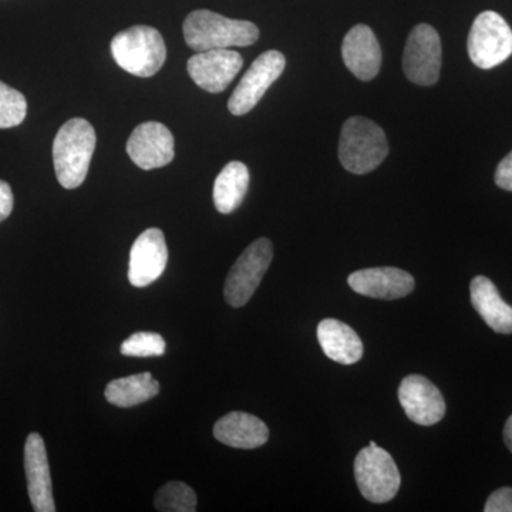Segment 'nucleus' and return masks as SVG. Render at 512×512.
<instances>
[{"mask_svg": "<svg viewBox=\"0 0 512 512\" xmlns=\"http://www.w3.org/2000/svg\"><path fill=\"white\" fill-rule=\"evenodd\" d=\"M389 143L383 128L365 117H350L343 124L339 160L349 173H372L386 160Z\"/></svg>", "mask_w": 512, "mask_h": 512, "instance_id": "nucleus-3", "label": "nucleus"}, {"mask_svg": "<svg viewBox=\"0 0 512 512\" xmlns=\"http://www.w3.org/2000/svg\"><path fill=\"white\" fill-rule=\"evenodd\" d=\"M443 50L440 35L433 26L420 23L410 32L404 47L403 70L417 86H434L440 79Z\"/></svg>", "mask_w": 512, "mask_h": 512, "instance_id": "nucleus-8", "label": "nucleus"}, {"mask_svg": "<svg viewBox=\"0 0 512 512\" xmlns=\"http://www.w3.org/2000/svg\"><path fill=\"white\" fill-rule=\"evenodd\" d=\"M504 441L507 444L508 450L512 453V416L507 420L504 427Z\"/></svg>", "mask_w": 512, "mask_h": 512, "instance_id": "nucleus-28", "label": "nucleus"}, {"mask_svg": "<svg viewBox=\"0 0 512 512\" xmlns=\"http://www.w3.org/2000/svg\"><path fill=\"white\" fill-rule=\"evenodd\" d=\"M111 55L124 72L138 77H151L163 67L167 59V47L157 29L138 25L113 37Z\"/></svg>", "mask_w": 512, "mask_h": 512, "instance_id": "nucleus-4", "label": "nucleus"}, {"mask_svg": "<svg viewBox=\"0 0 512 512\" xmlns=\"http://www.w3.org/2000/svg\"><path fill=\"white\" fill-rule=\"evenodd\" d=\"M25 470L30 503L36 512H55L52 477L45 441L37 433L29 434L25 444Z\"/></svg>", "mask_w": 512, "mask_h": 512, "instance_id": "nucleus-15", "label": "nucleus"}, {"mask_svg": "<svg viewBox=\"0 0 512 512\" xmlns=\"http://www.w3.org/2000/svg\"><path fill=\"white\" fill-rule=\"evenodd\" d=\"M154 507L161 512H194L197 510V495L187 484L173 481L157 491Z\"/></svg>", "mask_w": 512, "mask_h": 512, "instance_id": "nucleus-22", "label": "nucleus"}, {"mask_svg": "<svg viewBox=\"0 0 512 512\" xmlns=\"http://www.w3.org/2000/svg\"><path fill=\"white\" fill-rule=\"evenodd\" d=\"M485 512H512V488L503 487L494 491L484 507Z\"/></svg>", "mask_w": 512, "mask_h": 512, "instance_id": "nucleus-25", "label": "nucleus"}, {"mask_svg": "<svg viewBox=\"0 0 512 512\" xmlns=\"http://www.w3.org/2000/svg\"><path fill=\"white\" fill-rule=\"evenodd\" d=\"M495 184L501 190L512 191V151L498 164L495 170Z\"/></svg>", "mask_w": 512, "mask_h": 512, "instance_id": "nucleus-26", "label": "nucleus"}, {"mask_svg": "<svg viewBox=\"0 0 512 512\" xmlns=\"http://www.w3.org/2000/svg\"><path fill=\"white\" fill-rule=\"evenodd\" d=\"M399 402L409 420L419 426H433L446 414L443 394L424 376L404 377L399 387Z\"/></svg>", "mask_w": 512, "mask_h": 512, "instance_id": "nucleus-13", "label": "nucleus"}, {"mask_svg": "<svg viewBox=\"0 0 512 512\" xmlns=\"http://www.w3.org/2000/svg\"><path fill=\"white\" fill-rule=\"evenodd\" d=\"M350 288L367 298L394 301L410 295L414 289V278L403 269L384 266L353 272L348 279Z\"/></svg>", "mask_w": 512, "mask_h": 512, "instance_id": "nucleus-14", "label": "nucleus"}, {"mask_svg": "<svg viewBox=\"0 0 512 512\" xmlns=\"http://www.w3.org/2000/svg\"><path fill=\"white\" fill-rule=\"evenodd\" d=\"M470 295L474 309L494 332L501 335L512 333V306L504 302L490 279L476 276L470 285Z\"/></svg>", "mask_w": 512, "mask_h": 512, "instance_id": "nucleus-18", "label": "nucleus"}, {"mask_svg": "<svg viewBox=\"0 0 512 512\" xmlns=\"http://www.w3.org/2000/svg\"><path fill=\"white\" fill-rule=\"evenodd\" d=\"M214 437L220 443L241 450H254L269 439L266 424L252 414L232 412L215 423Z\"/></svg>", "mask_w": 512, "mask_h": 512, "instance_id": "nucleus-17", "label": "nucleus"}, {"mask_svg": "<svg viewBox=\"0 0 512 512\" xmlns=\"http://www.w3.org/2000/svg\"><path fill=\"white\" fill-rule=\"evenodd\" d=\"M342 57L357 79L362 82L375 79L382 66V49L373 30L366 25L353 26L343 40Z\"/></svg>", "mask_w": 512, "mask_h": 512, "instance_id": "nucleus-16", "label": "nucleus"}, {"mask_svg": "<svg viewBox=\"0 0 512 512\" xmlns=\"http://www.w3.org/2000/svg\"><path fill=\"white\" fill-rule=\"evenodd\" d=\"M165 340L158 333L137 332L124 340L121 355L127 357H160L165 353Z\"/></svg>", "mask_w": 512, "mask_h": 512, "instance_id": "nucleus-24", "label": "nucleus"}, {"mask_svg": "<svg viewBox=\"0 0 512 512\" xmlns=\"http://www.w3.org/2000/svg\"><path fill=\"white\" fill-rule=\"evenodd\" d=\"M13 210L12 188L5 181L0 180V222L6 220Z\"/></svg>", "mask_w": 512, "mask_h": 512, "instance_id": "nucleus-27", "label": "nucleus"}, {"mask_svg": "<svg viewBox=\"0 0 512 512\" xmlns=\"http://www.w3.org/2000/svg\"><path fill=\"white\" fill-rule=\"evenodd\" d=\"M28 101L18 90L0 82V128L19 126L26 119Z\"/></svg>", "mask_w": 512, "mask_h": 512, "instance_id": "nucleus-23", "label": "nucleus"}, {"mask_svg": "<svg viewBox=\"0 0 512 512\" xmlns=\"http://www.w3.org/2000/svg\"><path fill=\"white\" fill-rule=\"evenodd\" d=\"M184 37L194 52L247 47L259 39V29L247 20L228 19L211 10H195L184 20Z\"/></svg>", "mask_w": 512, "mask_h": 512, "instance_id": "nucleus-2", "label": "nucleus"}, {"mask_svg": "<svg viewBox=\"0 0 512 512\" xmlns=\"http://www.w3.org/2000/svg\"><path fill=\"white\" fill-rule=\"evenodd\" d=\"M251 175L247 165L231 161L222 168L214 183V204L221 214H231L244 201Z\"/></svg>", "mask_w": 512, "mask_h": 512, "instance_id": "nucleus-20", "label": "nucleus"}, {"mask_svg": "<svg viewBox=\"0 0 512 512\" xmlns=\"http://www.w3.org/2000/svg\"><path fill=\"white\" fill-rule=\"evenodd\" d=\"M96 131L89 121L72 119L64 123L53 141V164L57 181L74 190L86 180L96 150Z\"/></svg>", "mask_w": 512, "mask_h": 512, "instance_id": "nucleus-1", "label": "nucleus"}, {"mask_svg": "<svg viewBox=\"0 0 512 512\" xmlns=\"http://www.w3.org/2000/svg\"><path fill=\"white\" fill-rule=\"evenodd\" d=\"M127 153L141 170L165 167L174 160V136L164 124L147 121L134 128Z\"/></svg>", "mask_w": 512, "mask_h": 512, "instance_id": "nucleus-11", "label": "nucleus"}, {"mask_svg": "<svg viewBox=\"0 0 512 512\" xmlns=\"http://www.w3.org/2000/svg\"><path fill=\"white\" fill-rule=\"evenodd\" d=\"M318 340L323 353L340 365H353L363 356V343L355 330L336 319H325L318 325Z\"/></svg>", "mask_w": 512, "mask_h": 512, "instance_id": "nucleus-19", "label": "nucleus"}, {"mask_svg": "<svg viewBox=\"0 0 512 512\" xmlns=\"http://www.w3.org/2000/svg\"><path fill=\"white\" fill-rule=\"evenodd\" d=\"M244 59L238 52L228 49L207 50L188 60L187 69L192 82L205 92H224L242 69Z\"/></svg>", "mask_w": 512, "mask_h": 512, "instance_id": "nucleus-10", "label": "nucleus"}, {"mask_svg": "<svg viewBox=\"0 0 512 512\" xmlns=\"http://www.w3.org/2000/svg\"><path fill=\"white\" fill-rule=\"evenodd\" d=\"M167 262L168 248L163 231L147 229L131 247L128 281L136 288H146L163 275Z\"/></svg>", "mask_w": 512, "mask_h": 512, "instance_id": "nucleus-12", "label": "nucleus"}, {"mask_svg": "<svg viewBox=\"0 0 512 512\" xmlns=\"http://www.w3.org/2000/svg\"><path fill=\"white\" fill-rule=\"evenodd\" d=\"M286 67L285 56L278 50L262 53L244 74L237 89L228 101V109L234 116H245L254 110L269 87L282 76Z\"/></svg>", "mask_w": 512, "mask_h": 512, "instance_id": "nucleus-9", "label": "nucleus"}, {"mask_svg": "<svg viewBox=\"0 0 512 512\" xmlns=\"http://www.w3.org/2000/svg\"><path fill=\"white\" fill-rule=\"evenodd\" d=\"M160 393V383L151 373H140L113 380L104 390L107 402L113 406L128 409L154 399Z\"/></svg>", "mask_w": 512, "mask_h": 512, "instance_id": "nucleus-21", "label": "nucleus"}, {"mask_svg": "<svg viewBox=\"0 0 512 512\" xmlns=\"http://www.w3.org/2000/svg\"><path fill=\"white\" fill-rule=\"evenodd\" d=\"M274 259V247L268 238H259L237 259L225 281L224 296L229 306L241 308L254 296Z\"/></svg>", "mask_w": 512, "mask_h": 512, "instance_id": "nucleus-6", "label": "nucleus"}, {"mask_svg": "<svg viewBox=\"0 0 512 512\" xmlns=\"http://www.w3.org/2000/svg\"><path fill=\"white\" fill-rule=\"evenodd\" d=\"M468 55L471 62L483 70L504 63L512 55V30L498 13H480L468 35Z\"/></svg>", "mask_w": 512, "mask_h": 512, "instance_id": "nucleus-7", "label": "nucleus"}, {"mask_svg": "<svg viewBox=\"0 0 512 512\" xmlns=\"http://www.w3.org/2000/svg\"><path fill=\"white\" fill-rule=\"evenodd\" d=\"M355 477L363 497L376 504L393 500L402 484L396 461L377 444L359 451L355 461Z\"/></svg>", "mask_w": 512, "mask_h": 512, "instance_id": "nucleus-5", "label": "nucleus"}]
</instances>
